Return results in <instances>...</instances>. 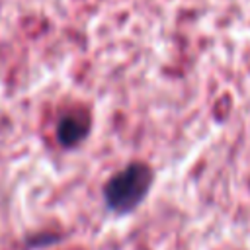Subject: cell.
Segmentation results:
<instances>
[{"label":"cell","instance_id":"6da1fadb","mask_svg":"<svg viewBox=\"0 0 250 250\" xmlns=\"http://www.w3.org/2000/svg\"><path fill=\"white\" fill-rule=\"evenodd\" d=\"M152 168L145 162H131L121 172L113 174L104 188V199L107 207L119 215L135 211L152 186Z\"/></svg>","mask_w":250,"mask_h":250},{"label":"cell","instance_id":"7a4b0ae2","mask_svg":"<svg viewBox=\"0 0 250 250\" xmlns=\"http://www.w3.org/2000/svg\"><path fill=\"white\" fill-rule=\"evenodd\" d=\"M90 117L86 111H70L64 113L57 123V139L62 146H76L88 137Z\"/></svg>","mask_w":250,"mask_h":250}]
</instances>
